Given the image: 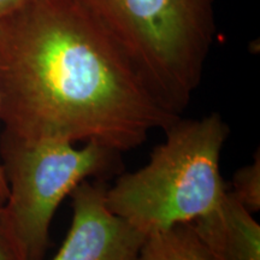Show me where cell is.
<instances>
[{"mask_svg": "<svg viewBox=\"0 0 260 260\" xmlns=\"http://www.w3.org/2000/svg\"><path fill=\"white\" fill-rule=\"evenodd\" d=\"M148 162L107 188L113 212L146 235L207 213L226 193L220 154L229 126L219 113L182 119L165 129Z\"/></svg>", "mask_w": 260, "mask_h": 260, "instance_id": "cell-2", "label": "cell"}, {"mask_svg": "<svg viewBox=\"0 0 260 260\" xmlns=\"http://www.w3.org/2000/svg\"><path fill=\"white\" fill-rule=\"evenodd\" d=\"M29 0H0V18L21 8Z\"/></svg>", "mask_w": 260, "mask_h": 260, "instance_id": "cell-10", "label": "cell"}, {"mask_svg": "<svg viewBox=\"0 0 260 260\" xmlns=\"http://www.w3.org/2000/svg\"><path fill=\"white\" fill-rule=\"evenodd\" d=\"M82 148L61 139H27L3 132L0 167L8 184L5 207L28 260H42L50 226L61 201L93 176L119 164L121 153L98 142Z\"/></svg>", "mask_w": 260, "mask_h": 260, "instance_id": "cell-4", "label": "cell"}, {"mask_svg": "<svg viewBox=\"0 0 260 260\" xmlns=\"http://www.w3.org/2000/svg\"><path fill=\"white\" fill-rule=\"evenodd\" d=\"M0 204H5V199L2 197V195H0Z\"/></svg>", "mask_w": 260, "mask_h": 260, "instance_id": "cell-12", "label": "cell"}, {"mask_svg": "<svg viewBox=\"0 0 260 260\" xmlns=\"http://www.w3.org/2000/svg\"><path fill=\"white\" fill-rule=\"evenodd\" d=\"M188 224L213 260H260L259 223L230 190Z\"/></svg>", "mask_w": 260, "mask_h": 260, "instance_id": "cell-6", "label": "cell"}, {"mask_svg": "<svg viewBox=\"0 0 260 260\" xmlns=\"http://www.w3.org/2000/svg\"><path fill=\"white\" fill-rule=\"evenodd\" d=\"M139 260H213L188 223L148 234Z\"/></svg>", "mask_w": 260, "mask_h": 260, "instance_id": "cell-7", "label": "cell"}, {"mask_svg": "<svg viewBox=\"0 0 260 260\" xmlns=\"http://www.w3.org/2000/svg\"><path fill=\"white\" fill-rule=\"evenodd\" d=\"M160 103L181 116L216 34L214 0H79Z\"/></svg>", "mask_w": 260, "mask_h": 260, "instance_id": "cell-3", "label": "cell"}, {"mask_svg": "<svg viewBox=\"0 0 260 260\" xmlns=\"http://www.w3.org/2000/svg\"><path fill=\"white\" fill-rule=\"evenodd\" d=\"M178 118L79 0H29L0 18L6 132L122 153Z\"/></svg>", "mask_w": 260, "mask_h": 260, "instance_id": "cell-1", "label": "cell"}, {"mask_svg": "<svg viewBox=\"0 0 260 260\" xmlns=\"http://www.w3.org/2000/svg\"><path fill=\"white\" fill-rule=\"evenodd\" d=\"M236 199L249 212L260 210V155L256 152L252 162L235 172L233 177V190Z\"/></svg>", "mask_w": 260, "mask_h": 260, "instance_id": "cell-8", "label": "cell"}, {"mask_svg": "<svg viewBox=\"0 0 260 260\" xmlns=\"http://www.w3.org/2000/svg\"><path fill=\"white\" fill-rule=\"evenodd\" d=\"M106 190L86 180L71 191V225L52 260H139L147 235L110 209Z\"/></svg>", "mask_w": 260, "mask_h": 260, "instance_id": "cell-5", "label": "cell"}, {"mask_svg": "<svg viewBox=\"0 0 260 260\" xmlns=\"http://www.w3.org/2000/svg\"><path fill=\"white\" fill-rule=\"evenodd\" d=\"M8 194H9L8 184H6L4 174H3L2 167H0V195H2V197L4 198L5 201H6V199H8Z\"/></svg>", "mask_w": 260, "mask_h": 260, "instance_id": "cell-11", "label": "cell"}, {"mask_svg": "<svg viewBox=\"0 0 260 260\" xmlns=\"http://www.w3.org/2000/svg\"><path fill=\"white\" fill-rule=\"evenodd\" d=\"M0 260H28L4 204H0Z\"/></svg>", "mask_w": 260, "mask_h": 260, "instance_id": "cell-9", "label": "cell"}]
</instances>
